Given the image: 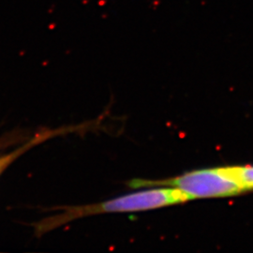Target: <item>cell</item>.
<instances>
[{"mask_svg":"<svg viewBox=\"0 0 253 253\" xmlns=\"http://www.w3.org/2000/svg\"><path fill=\"white\" fill-rule=\"evenodd\" d=\"M190 201L180 190L173 187H153L99 203L49 208L54 215L32 224L37 236H42L76 219L114 213H135L166 208Z\"/></svg>","mask_w":253,"mask_h":253,"instance_id":"1","label":"cell"},{"mask_svg":"<svg viewBox=\"0 0 253 253\" xmlns=\"http://www.w3.org/2000/svg\"><path fill=\"white\" fill-rule=\"evenodd\" d=\"M131 189L173 187L180 190L189 200L228 197L248 191L229 167L205 169L186 172L165 180H147L135 178L128 181Z\"/></svg>","mask_w":253,"mask_h":253,"instance_id":"2","label":"cell"},{"mask_svg":"<svg viewBox=\"0 0 253 253\" xmlns=\"http://www.w3.org/2000/svg\"><path fill=\"white\" fill-rule=\"evenodd\" d=\"M84 126L82 125V126L59 127V128H54V129L43 128L42 131L38 132L33 136H30L27 140L24 141L23 144L18 147L9 151V153L0 156V175L8 169L12 163H14L15 161H17L22 155L28 152L31 148L35 147L37 145H41L42 143L45 142L49 139L56 137V136L71 133L73 131L79 130Z\"/></svg>","mask_w":253,"mask_h":253,"instance_id":"3","label":"cell"},{"mask_svg":"<svg viewBox=\"0 0 253 253\" xmlns=\"http://www.w3.org/2000/svg\"><path fill=\"white\" fill-rule=\"evenodd\" d=\"M229 168L247 190H253V166H234Z\"/></svg>","mask_w":253,"mask_h":253,"instance_id":"4","label":"cell"}]
</instances>
